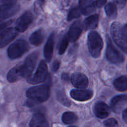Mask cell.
I'll return each mask as SVG.
<instances>
[{"label": "cell", "instance_id": "6da1fadb", "mask_svg": "<svg viewBox=\"0 0 127 127\" xmlns=\"http://www.w3.org/2000/svg\"><path fill=\"white\" fill-rule=\"evenodd\" d=\"M50 89L48 84L32 87L27 91L26 96L29 100H33L37 103L47 101L50 95Z\"/></svg>", "mask_w": 127, "mask_h": 127}, {"label": "cell", "instance_id": "7a4b0ae2", "mask_svg": "<svg viewBox=\"0 0 127 127\" xmlns=\"http://www.w3.org/2000/svg\"><path fill=\"white\" fill-rule=\"evenodd\" d=\"M88 46L89 52L94 58L100 57L103 48V40L100 34L95 31H91L88 37Z\"/></svg>", "mask_w": 127, "mask_h": 127}, {"label": "cell", "instance_id": "3957f363", "mask_svg": "<svg viewBox=\"0 0 127 127\" xmlns=\"http://www.w3.org/2000/svg\"><path fill=\"white\" fill-rule=\"evenodd\" d=\"M110 33L115 43L125 53H127V38L122 31V26L117 22H114L110 27Z\"/></svg>", "mask_w": 127, "mask_h": 127}, {"label": "cell", "instance_id": "277c9868", "mask_svg": "<svg viewBox=\"0 0 127 127\" xmlns=\"http://www.w3.org/2000/svg\"><path fill=\"white\" fill-rule=\"evenodd\" d=\"M38 58V52H35L26 58L24 64L19 65L20 72L22 78H29L31 76Z\"/></svg>", "mask_w": 127, "mask_h": 127}, {"label": "cell", "instance_id": "5b68a950", "mask_svg": "<svg viewBox=\"0 0 127 127\" xmlns=\"http://www.w3.org/2000/svg\"><path fill=\"white\" fill-rule=\"evenodd\" d=\"M29 49V46L26 41L18 40L9 46L7 55L11 59H16L22 57Z\"/></svg>", "mask_w": 127, "mask_h": 127}, {"label": "cell", "instance_id": "8992f818", "mask_svg": "<svg viewBox=\"0 0 127 127\" xmlns=\"http://www.w3.org/2000/svg\"><path fill=\"white\" fill-rule=\"evenodd\" d=\"M107 46L106 50V57L108 60L112 63L119 64L122 63L124 61V57L116 47L114 45L111 39L107 37Z\"/></svg>", "mask_w": 127, "mask_h": 127}, {"label": "cell", "instance_id": "52a82bcc", "mask_svg": "<svg viewBox=\"0 0 127 127\" xmlns=\"http://www.w3.org/2000/svg\"><path fill=\"white\" fill-rule=\"evenodd\" d=\"M47 73H48V68L44 60H42L40 62L35 73L31 77L27 78V82L32 84L42 83L45 80Z\"/></svg>", "mask_w": 127, "mask_h": 127}, {"label": "cell", "instance_id": "ba28073f", "mask_svg": "<svg viewBox=\"0 0 127 127\" xmlns=\"http://www.w3.org/2000/svg\"><path fill=\"white\" fill-rule=\"evenodd\" d=\"M13 0L1 1V19L2 21L13 16L19 11V6Z\"/></svg>", "mask_w": 127, "mask_h": 127}, {"label": "cell", "instance_id": "9c48e42d", "mask_svg": "<svg viewBox=\"0 0 127 127\" xmlns=\"http://www.w3.org/2000/svg\"><path fill=\"white\" fill-rule=\"evenodd\" d=\"M110 109L119 114L127 109V95H120L114 97L110 101Z\"/></svg>", "mask_w": 127, "mask_h": 127}, {"label": "cell", "instance_id": "30bf717a", "mask_svg": "<svg viewBox=\"0 0 127 127\" xmlns=\"http://www.w3.org/2000/svg\"><path fill=\"white\" fill-rule=\"evenodd\" d=\"M33 20V15L30 11H26L16 22V29L18 32H23L27 30Z\"/></svg>", "mask_w": 127, "mask_h": 127}, {"label": "cell", "instance_id": "8fae6325", "mask_svg": "<svg viewBox=\"0 0 127 127\" xmlns=\"http://www.w3.org/2000/svg\"><path fill=\"white\" fill-rule=\"evenodd\" d=\"M17 33L18 31L14 27L5 29L3 31H1V48H3L7 45L17 35Z\"/></svg>", "mask_w": 127, "mask_h": 127}, {"label": "cell", "instance_id": "7c38bea8", "mask_svg": "<svg viewBox=\"0 0 127 127\" xmlns=\"http://www.w3.org/2000/svg\"><path fill=\"white\" fill-rule=\"evenodd\" d=\"M71 81L75 88L84 89L88 87L89 81L85 74L81 73H75L72 74Z\"/></svg>", "mask_w": 127, "mask_h": 127}, {"label": "cell", "instance_id": "4fadbf2b", "mask_svg": "<svg viewBox=\"0 0 127 127\" xmlns=\"http://www.w3.org/2000/svg\"><path fill=\"white\" fill-rule=\"evenodd\" d=\"M83 27V24L80 21H76L71 26L67 34L70 42H74L78 39L81 33Z\"/></svg>", "mask_w": 127, "mask_h": 127}, {"label": "cell", "instance_id": "5bb4252c", "mask_svg": "<svg viewBox=\"0 0 127 127\" xmlns=\"http://www.w3.org/2000/svg\"><path fill=\"white\" fill-rule=\"evenodd\" d=\"M93 91L86 89H73L70 92V95L73 99L78 101H86L93 96Z\"/></svg>", "mask_w": 127, "mask_h": 127}, {"label": "cell", "instance_id": "9a60e30c", "mask_svg": "<svg viewBox=\"0 0 127 127\" xmlns=\"http://www.w3.org/2000/svg\"><path fill=\"white\" fill-rule=\"evenodd\" d=\"M94 112L97 117L102 119L109 116L110 110L107 104L103 102H98L94 106Z\"/></svg>", "mask_w": 127, "mask_h": 127}, {"label": "cell", "instance_id": "2e32d148", "mask_svg": "<svg viewBox=\"0 0 127 127\" xmlns=\"http://www.w3.org/2000/svg\"><path fill=\"white\" fill-rule=\"evenodd\" d=\"M30 127H50L48 120L41 113L35 114L30 122Z\"/></svg>", "mask_w": 127, "mask_h": 127}, {"label": "cell", "instance_id": "e0dca14e", "mask_svg": "<svg viewBox=\"0 0 127 127\" xmlns=\"http://www.w3.org/2000/svg\"><path fill=\"white\" fill-rule=\"evenodd\" d=\"M54 33H51L48 37L45 46L44 47V57L45 60L47 62H50L52 58L53 53V47H54L55 40Z\"/></svg>", "mask_w": 127, "mask_h": 127}, {"label": "cell", "instance_id": "ac0fdd59", "mask_svg": "<svg viewBox=\"0 0 127 127\" xmlns=\"http://www.w3.org/2000/svg\"><path fill=\"white\" fill-rule=\"evenodd\" d=\"M79 4L82 13L84 15H88L93 12L95 7V1H80Z\"/></svg>", "mask_w": 127, "mask_h": 127}, {"label": "cell", "instance_id": "d6986e66", "mask_svg": "<svg viewBox=\"0 0 127 127\" xmlns=\"http://www.w3.org/2000/svg\"><path fill=\"white\" fill-rule=\"evenodd\" d=\"M45 33L42 29H38L33 32L29 38L31 43L33 45L38 46L43 42L44 39Z\"/></svg>", "mask_w": 127, "mask_h": 127}, {"label": "cell", "instance_id": "ffe728a7", "mask_svg": "<svg viewBox=\"0 0 127 127\" xmlns=\"http://www.w3.org/2000/svg\"><path fill=\"white\" fill-rule=\"evenodd\" d=\"M99 14H94L87 17L84 22V29L85 31L94 29L97 26L99 21Z\"/></svg>", "mask_w": 127, "mask_h": 127}, {"label": "cell", "instance_id": "44dd1931", "mask_svg": "<svg viewBox=\"0 0 127 127\" xmlns=\"http://www.w3.org/2000/svg\"><path fill=\"white\" fill-rule=\"evenodd\" d=\"M114 86L119 91H125L127 90V76H122L117 78L114 82Z\"/></svg>", "mask_w": 127, "mask_h": 127}, {"label": "cell", "instance_id": "7402d4cb", "mask_svg": "<svg viewBox=\"0 0 127 127\" xmlns=\"http://www.w3.org/2000/svg\"><path fill=\"white\" fill-rule=\"evenodd\" d=\"M21 78H22V76L20 72L19 65H17L16 67L12 68L9 71L7 76V81L10 83H14L18 81Z\"/></svg>", "mask_w": 127, "mask_h": 127}, {"label": "cell", "instance_id": "603a6c76", "mask_svg": "<svg viewBox=\"0 0 127 127\" xmlns=\"http://www.w3.org/2000/svg\"><path fill=\"white\" fill-rule=\"evenodd\" d=\"M105 12L108 17L110 19H114L117 15V6L114 2H109L105 5Z\"/></svg>", "mask_w": 127, "mask_h": 127}, {"label": "cell", "instance_id": "cb8c5ba5", "mask_svg": "<svg viewBox=\"0 0 127 127\" xmlns=\"http://www.w3.org/2000/svg\"><path fill=\"white\" fill-rule=\"evenodd\" d=\"M78 120V117L74 113L67 112L62 115V121L65 124H72Z\"/></svg>", "mask_w": 127, "mask_h": 127}, {"label": "cell", "instance_id": "d4e9b609", "mask_svg": "<svg viewBox=\"0 0 127 127\" xmlns=\"http://www.w3.org/2000/svg\"><path fill=\"white\" fill-rule=\"evenodd\" d=\"M57 97L58 101L62 103L63 105L66 107H69L71 105V101L68 99L65 93L63 91H58L57 94Z\"/></svg>", "mask_w": 127, "mask_h": 127}, {"label": "cell", "instance_id": "484cf974", "mask_svg": "<svg viewBox=\"0 0 127 127\" xmlns=\"http://www.w3.org/2000/svg\"><path fill=\"white\" fill-rule=\"evenodd\" d=\"M81 14L83 13H82V11L79 6L74 7V8L71 9V11H69L68 15V21H71L73 19L78 18V17H80Z\"/></svg>", "mask_w": 127, "mask_h": 127}, {"label": "cell", "instance_id": "4316f807", "mask_svg": "<svg viewBox=\"0 0 127 127\" xmlns=\"http://www.w3.org/2000/svg\"><path fill=\"white\" fill-rule=\"evenodd\" d=\"M69 38H68V35H65L62 39V42L60 43V45L59 50H58V53L60 55H63L64 53V52L66 50L67 47H68V42H69Z\"/></svg>", "mask_w": 127, "mask_h": 127}, {"label": "cell", "instance_id": "83f0119b", "mask_svg": "<svg viewBox=\"0 0 127 127\" xmlns=\"http://www.w3.org/2000/svg\"><path fill=\"white\" fill-rule=\"evenodd\" d=\"M104 125L105 127H115L117 125V121L114 118H110L104 122Z\"/></svg>", "mask_w": 127, "mask_h": 127}, {"label": "cell", "instance_id": "f1b7e54d", "mask_svg": "<svg viewBox=\"0 0 127 127\" xmlns=\"http://www.w3.org/2000/svg\"><path fill=\"white\" fill-rule=\"evenodd\" d=\"M60 62L58 60H55L53 63V65H52V70H53V72H57L58 71V68L60 67Z\"/></svg>", "mask_w": 127, "mask_h": 127}, {"label": "cell", "instance_id": "f546056e", "mask_svg": "<svg viewBox=\"0 0 127 127\" xmlns=\"http://www.w3.org/2000/svg\"><path fill=\"white\" fill-rule=\"evenodd\" d=\"M115 2L117 4V5L119 7H120V8H122L123 7H124V6H125V3L127 2V1H122V0H120V1H115Z\"/></svg>", "mask_w": 127, "mask_h": 127}, {"label": "cell", "instance_id": "4dcf8cb0", "mask_svg": "<svg viewBox=\"0 0 127 127\" xmlns=\"http://www.w3.org/2000/svg\"><path fill=\"white\" fill-rule=\"evenodd\" d=\"M107 2L106 1H95V6L97 7H102V6H104L105 3Z\"/></svg>", "mask_w": 127, "mask_h": 127}, {"label": "cell", "instance_id": "1f68e13d", "mask_svg": "<svg viewBox=\"0 0 127 127\" xmlns=\"http://www.w3.org/2000/svg\"><path fill=\"white\" fill-rule=\"evenodd\" d=\"M62 78L63 80L66 81H69V76L67 73H63Z\"/></svg>", "mask_w": 127, "mask_h": 127}, {"label": "cell", "instance_id": "d6a6232c", "mask_svg": "<svg viewBox=\"0 0 127 127\" xmlns=\"http://www.w3.org/2000/svg\"><path fill=\"white\" fill-rule=\"evenodd\" d=\"M122 31L124 35L127 38V24L123 26V27H122Z\"/></svg>", "mask_w": 127, "mask_h": 127}, {"label": "cell", "instance_id": "836d02e7", "mask_svg": "<svg viewBox=\"0 0 127 127\" xmlns=\"http://www.w3.org/2000/svg\"><path fill=\"white\" fill-rule=\"evenodd\" d=\"M11 22H12V21H8V22H6V23H4V24H2L1 25V31H3L4 29L5 28V27H6L7 26H8V24H11Z\"/></svg>", "mask_w": 127, "mask_h": 127}, {"label": "cell", "instance_id": "e575fe53", "mask_svg": "<svg viewBox=\"0 0 127 127\" xmlns=\"http://www.w3.org/2000/svg\"><path fill=\"white\" fill-rule=\"evenodd\" d=\"M123 119L127 124V109L123 112Z\"/></svg>", "mask_w": 127, "mask_h": 127}, {"label": "cell", "instance_id": "d590c367", "mask_svg": "<svg viewBox=\"0 0 127 127\" xmlns=\"http://www.w3.org/2000/svg\"><path fill=\"white\" fill-rule=\"evenodd\" d=\"M74 127V126H71V127Z\"/></svg>", "mask_w": 127, "mask_h": 127}]
</instances>
